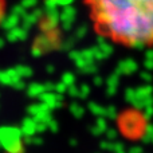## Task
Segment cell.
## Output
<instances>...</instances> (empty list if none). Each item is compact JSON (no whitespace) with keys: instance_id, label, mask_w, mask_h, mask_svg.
Instances as JSON below:
<instances>
[{"instance_id":"cell-8","label":"cell","mask_w":153,"mask_h":153,"mask_svg":"<svg viewBox=\"0 0 153 153\" xmlns=\"http://www.w3.org/2000/svg\"><path fill=\"white\" fill-rule=\"evenodd\" d=\"M143 141L146 144H153V125L152 124H146L144 134H143Z\"/></svg>"},{"instance_id":"cell-3","label":"cell","mask_w":153,"mask_h":153,"mask_svg":"<svg viewBox=\"0 0 153 153\" xmlns=\"http://www.w3.org/2000/svg\"><path fill=\"white\" fill-rule=\"evenodd\" d=\"M40 100H42V103H45L50 110H54V109H59L62 106V94H54V93H42L40 94Z\"/></svg>"},{"instance_id":"cell-24","label":"cell","mask_w":153,"mask_h":153,"mask_svg":"<svg viewBox=\"0 0 153 153\" xmlns=\"http://www.w3.org/2000/svg\"><path fill=\"white\" fill-rule=\"evenodd\" d=\"M128 153H143V148L141 146H132Z\"/></svg>"},{"instance_id":"cell-27","label":"cell","mask_w":153,"mask_h":153,"mask_svg":"<svg viewBox=\"0 0 153 153\" xmlns=\"http://www.w3.org/2000/svg\"><path fill=\"white\" fill-rule=\"evenodd\" d=\"M69 144H70V145H71V146H75L76 144H78V141H76V138H70Z\"/></svg>"},{"instance_id":"cell-4","label":"cell","mask_w":153,"mask_h":153,"mask_svg":"<svg viewBox=\"0 0 153 153\" xmlns=\"http://www.w3.org/2000/svg\"><path fill=\"white\" fill-rule=\"evenodd\" d=\"M108 129V122H106V118L105 117H97V121H95L94 125L90 126V133L95 137H100L102 136L103 133L106 132Z\"/></svg>"},{"instance_id":"cell-21","label":"cell","mask_w":153,"mask_h":153,"mask_svg":"<svg viewBox=\"0 0 153 153\" xmlns=\"http://www.w3.org/2000/svg\"><path fill=\"white\" fill-rule=\"evenodd\" d=\"M63 83L66 85V86H70V85L74 83V76L71 74H65L63 75Z\"/></svg>"},{"instance_id":"cell-1","label":"cell","mask_w":153,"mask_h":153,"mask_svg":"<svg viewBox=\"0 0 153 153\" xmlns=\"http://www.w3.org/2000/svg\"><path fill=\"white\" fill-rule=\"evenodd\" d=\"M102 40L130 48L153 47V0H82Z\"/></svg>"},{"instance_id":"cell-12","label":"cell","mask_w":153,"mask_h":153,"mask_svg":"<svg viewBox=\"0 0 153 153\" xmlns=\"http://www.w3.org/2000/svg\"><path fill=\"white\" fill-rule=\"evenodd\" d=\"M113 146H114V141H110V140H105V141H101L100 143V148L103 149V151L113 152Z\"/></svg>"},{"instance_id":"cell-25","label":"cell","mask_w":153,"mask_h":153,"mask_svg":"<svg viewBox=\"0 0 153 153\" xmlns=\"http://www.w3.org/2000/svg\"><path fill=\"white\" fill-rule=\"evenodd\" d=\"M31 143L36 144V145H38V144H39V145H40V144L43 143V140H42V138H40V137H34V138H31Z\"/></svg>"},{"instance_id":"cell-18","label":"cell","mask_w":153,"mask_h":153,"mask_svg":"<svg viewBox=\"0 0 153 153\" xmlns=\"http://www.w3.org/2000/svg\"><path fill=\"white\" fill-rule=\"evenodd\" d=\"M113 152H114V153H125V145H124L122 143H118V141H114Z\"/></svg>"},{"instance_id":"cell-2","label":"cell","mask_w":153,"mask_h":153,"mask_svg":"<svg viewBox=\"0 0 153 153\" xmlns=\"http://www.w3.org/2000/svg\"><path fill=\"white\" fill-rule=\"evenodd\" d=\"M118 120L121 132L125 136L133 138V137H140L141 134H144V130L146 126V120L144 118L143 114L138 113V110L136 111H126L121 116V118Z\"/></svg>"},{"instance_id":"cell-10","label":"cell","mask_w":153,"mask_h":153,"mask_svg":"<svg viewBox=\"0 0 153 153\" xmlns=\"http://www.w3.org/2000/svg\"><path fill=\"white\" fill-rule=\"evenodd\" d=\"M105 117L109 120H117L118 118V110L116 106L109 105L108 108H105Z\"/></svg>"},{"instance_id":"cell-28","label":"cell","mask_w":153,"mask_h":153,"mask_svg":"<svg viewBox=\"0 0 153 153\" xmlns=\"http://www.w3.org/2000/svg\"><path fill=\"white\" fill-rule=\"evenodd\" d=\"M100 83H101V79L97 78V79H95V85H100Z\"/></svg>"},{"instance_id":"cell-11","label":"cell","mask_w":153,"mask_h":153,"mask_svg":"<svg viewBox=\"0 0 153 153\" xmlns=\"http://www.w3.org/2000/svg\"><path fill=\"white\" fill-rule=\"evenodd\" d=\"M46 109H48L47 106H46L45 103H40V105H32V106H30L28 111H30V114H31V116H36L38 113L46 110ZM48 110H50V109H48Z\"/></svg>"},{"instance_id":"cell-5","label":"cell","mask_w":153,"mask_h":153,"mask_svg":"<svg viewBox=\"0 0 153 153\" xmlns=\"http://www.w3.org/2000/svg\"><path fill=\"white\" fill-rule=\"evenodd\" d=\"M36 132V121L34 118H27L23 122V133L27 136H32Z\"/></svg>"},{"instance_id":"cell-9","label":"cell","mask_w":153,"mask_h":153,"mask_svg":"<svg viewBox=\"0 0 153 153\" xmlns=\"http://www.w3.org/2000/svg\"><path fill=\"white\" fill-rule=\"evenodd\" d=\"M153 89L152 86H143L140 89L136 90V94H137V98H146V97H152Z\"/></svg>"},{"instance_id":"cell-13","label":"cell","mask_w":153,"mask_h":153,"mask_svg":"<svg viewBox=\"0 0 153 153\" xmlns=\"http://www.w3.org/2000/svg\"><path fill=\"white\" fill-rule=\"evenodd\" d=\"M105 136H106V140L114 141L117 138V136H118V132H117L116 129H113V128H110V129H106Z\"/></svg>"},{"instance_id":"cell-23","label":"cell","mask_w":153,"mask_h":153,"mask_svg":"<svg viewBox=\"0 0 153 153\" xmlns=\"http://www.w3.org/2000/svg\"><path fill=\"white\" fill-rule=\"evenodd\" d=\"M66 85L63 83V82H62V83H58L56 85V86H54V89L56 90V93H58V94H63L65 91H66Z\"/></svg>"},{"instance_id":"cell-15","label":"cell","mask_w":153,"mask_h":153,"mask_svg":"<svg viewBox=\"0 0 153 153\" xmlns=\"http://www.w3.org/2000/svg\"><path fill=\"white\" fill-rule=\"evenodd\" d=\"M125 98H126V101L129 103H132L133 101L137 98V94H136V90H133V89H128L126 90V93H125Z\"/></svg>"},{"instance_id":"cell-16","label":"cell","mask_w":153,"mask_h":153,"mask_svg":"<svg viewBox=\"0 0 153 153\" xmlns=\"http://www.w3.org/2000/svg\"><path fill=\"white\" fill-rule=\"evenodd\" d=\"M143 111H144V114H143L144 118H145L146 121H149L153 117V105H149V106H146V108H144Z\"/></svg>"},{"instance_id":"cell-6","label":"cell","mask_w":153,"mask_h":153,"mask_svg":"<svg viewBox=\"0 0 153 153\" xmlns=\"http://www.w3.org/2000/svg\"><path fill=\"white\" fill-rule=\"evenodd\" d=\"M87 109H89L90 113L94 114L95 117H105V108H103V106H101L100 103L90 102L89 105H87Z\"/></svg>"},{"instance_id":"cell-14","label":"cell","mask_w":153,"mask_h":153,"mask_svg":"<svg viewBox=\"0 0 153 153\" xmlns=\"http://www.w3.org/2000/svg\"><path fill=\"white\" fill-rule=\"evenodd\" d=\"M5 12H7V0H0V24L4 20Z\"/></svg>"},{"instance_id":"cell-17","label":"cell","mask_w":153,"mask_h":153,"mask_svg":"<svg viewBox=\"0 0 153 153\" xmlns=\"http://www.w3.org/2000/svg\"><path fill=\"white\" fill-rule=\"evenodd\" d=\"M43 93V87L42 86H38V85H34V86L30 89V94L32 97H36V95H40Z\"/></svg>"},{"instance_id":"cell-19","label":"cell","mask_w":153,"mask_h":153,"mask_svg":"<svg viewBox=\"0 0 153 153\" xmlns=\"http://www.w3.org/2000/svg\"><path fill=\"white\" fill-rule=\"evenodd\" d=\"M47 126H48V130H51V132H53V133H56V132H58V130H59V124H58V122H56L54 118L51 120L50 122H48V124H47Z\"/></svg>"},{"instance_id":"cell-7","label":"cell","mask_w":153,"mask_h":153,"mask_svg":"<svg viewBox=\"0 0 153 153\" xmlns=\"http://www.w3.org/2000/svg\"><path fill=\"white\" fill-rule=\"evenodd\" d=\"M69 110H70V113L73 114V116L75 117V118H82V117L85 116V109H83V106H81V105H78V103H71V105L69 106Z\"/></svg>"},{"instance_id":"cell-26","label":"cell","mask_w":153,"mask_h":153,"mask_svg":"<svg viewBox=\"0 0 153 153\" xmlns=\"http://www.w3.org/2000/svg\"><path fill=\"white\" fill-rule=\"evenodd\" d=\"M114 93H116V87H109V89H108V95H110V97H111Z\"/></svg>"},{"instance_id":"cell-20","label":"cell","mask_w":153,"mask_h":153,"mask_svg":"<svg viewBox=\"0 0 153 153\" xmlns=\"http://www.w3.org/2000/svg\"><path fill=\"white\" fill-rule=\"evenodd\" d=\"M89 93H90V89H89V86H86V85H83V86L79 89V97H82V98H86L87 95H89Z\"/></svg>"},{"instance_id":"cell-22","label":"cell","mask_w":153,"mask_h":153,"mask_svg":"<svg viewBox=\"0 0 153 153\" xmlns=\"http://www.w3.org/2000/svg\"><path fill=\"white\" fill-rule=\"evenodd\" d=\"M69 94L71 97H79V89H76L74 85H70L69 86Z\"/></svg>"}]
</instances>
